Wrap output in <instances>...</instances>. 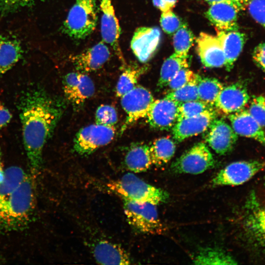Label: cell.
I'll list each match as a JSON object with an SVG mask.
<instances>
[{"label":"cell","instance_id":"cell-12","mask_svg":"<svg viewBox=\"0 0 265 265\" xmlns=\"http://www.w3.org/2000/svg\"><path fill=\"white\" fill-rule=\"evenodd\" d=\"M63 83L67 99L75 106L82 105L95 92L93 81L84 73H69L64 77Z\"/></svg>","mask_w":265,"mask_h":265},{"label":"cell","instance_id":"cell-42","mask_svg":"<svg viewBox=\"0 0 265 265\" xmlns=\"http://www.w3.org/2000/svg\"><path fill=\"white\" fill-rule=\"evenodd\" d=\"M176 1L177 0H153L154 6L161 12L172 10Z\"/></svg>","mask_w":265,"mask_h":265},{"label":"cell","instance_id":"cell-5","mask_svg":"<svg viewBox=\"0 0 265 265\" xmlns=\"http://www.w3.org/2000/svg\"><path fill=\"white\" fill-rule=\"evenodd\" d=\"M126 219L137 231L148 234H161L166 229L158 214L157 205L122 199Z\"/></svg>","mask_w":265,"mask_h":265},{"label":"cell","instance_id":"cell-32","mask_svg":"<svg viewBox=\"0 0 265 265\" xmlns=\"http://www.w3.org/2000/svg\"><path fill=\"white\" fill-rule=\"evenodd\" d=\"M246 226L256 239L265 243V207L256 210L249 215Z\"/></svg>","mask_w":265,"mask_h":265},{"label":"cell","instance_id":"cell-41","mask_svg":"<svg viewBox=\"0 0 265 265\" xmlns=\"http://www.w3.org/2000/svg\"><path fill=\"white\" fill-rule=\"evenodd\" d=\"M252 56L256 65L265 71V43H261L256 46Z\"/></svg>","mask_w":265,"mask_h":265},{"label":"cell","instance_id":"cell-36","mask_svg":"<svg viewBox=\"0 0 265 265\" xmlns=\"http://www.w3.org/2000/svg\"><path fill=\"white\" fill-rule=\"evenodd\" d=\"M199 76L188 68H184L172 78L167 86L171 91L175 90L196 80Z\"/></svg>","mask_w":265,"mask_h":265},{"label":"cell","instance_id":"cell-6","mask_svg":"<svg viewBox=\"0 0 265 265\" xmlns=\"http://www.w3.org/2000/svg\"><path fill=\"white\" fill-rule=\"evenodd\" d=\"M215 163L207 145L199 142L175 160L171 165V169L175 173L196 175L213 168Z\"/></svg>","mask_w":265,"mask_h":265},{"label":"cell","instance_id":"cell-19","mask_svg":"<svg viewBox=\"0 0 265 265\" xmlns=\"http://www.w3.org/2000/svg\"><path fill=\"white\" fill-rule=\"evenodd\" d=\"M227 116L232 128L238 135L253 138L265 145V132L263 128L248 109L243 108Z\"/></svg>","mask_w":265,"mask_h":265},{"label":"cell","instance_id":"cell-44","mask_svg":"<svg viewBox=\"0 0 265 265\" xmlns=\"http://www.w3.org/2000/svg\"><path fill=\"white\" fill-rule=\"evenodd\" d=\"M240 10H243L247 7L252 0H230Z\"/></svg>","mask_w":265,"mask_h":265},{"label":"cell","instance_id":"cell-4","mask_svg":"<svg viewBox=\"0 0 265 265\" xmlns=\"http://www.w3.org/2000/svg\"><path fill=\"white\" fill-rule=\"evenodd\" d=\"M96 0H75L63 22L62 30L74 39H83L95 30L97 23Z\"/></svg>","mask_w":265,"mask_h":265},{"label":"cell","instance_id":"cell-2","mask_svg":"<svg viewBox=\"0 0 265 265\" xmlns=\"http://www.w3.org/2000/svg\"><path fill=\"white\" fill-rule=\"evenodd\" d=\"M35 177L26 174L18 187L0 201V232L20 231L31 222L36 204Z\"/></svg>","mask_w":265,"mask_h":265},{"label":"cell","instance_id":"cell-31","mask_svg":"<svg viewBox=\"0 0 265 265\" xmlns=\"http://www.w3.org/2000/svg\"><path fill=\"white\" fill-rule=\"evenodd\" d=\"M192 31L185 24L173 34V43L175 53L183 56H188V52L194 41Z\"/></svg>","mask_w":265,"mask_h":265},{"label":"cell","instance_id":"cell-13","mask_svg":"<svg viewBox=\"0 0 265 265\" xmlns=\"http://www.w3.org/2000/svg\"><path fill=\"white\" fill-rule=\"evenodd\" d=\"M180 105L165 97L154 100L146 116L148 123L156 130H170L177 121Z\"/></svg>","mask_w":265,"mask_h":265},{"label":"cell","instance_id":"cell-43","mask_svg":"<svg viewBox=\"0 0 265 265\" xmlns=\"http://www.w3.org/2000/svg\"><path fill=\"white\" fill-rule=\"evenodd\" d=\"M12 114L9 110L0 102V130L10 122Z\"/></svg>","mask_w":265,"mask_h":265},{"label":"cell","instance_id":"cell-15","mask_svg":"<svg viewBox=\"0 0 265 265\" xmlns=\"http://www.w3.org/2000/svg\"><path fill=\"white\" fill-rule=\"evenodd\" d=\"M249 100L245 86L236 82L223 87L215 100L214 106L217 111L228 115L244 108Z\"/></svg>","mask_w":265,"mask_h":265},{"label":"cell","instance_id":"cell-8","mask_svg":"<svg viewBox=\"0 0 265 265\" xmlns=\"http://www.w3.org/2000/svg\"><path fill=\"white\" fill-rule=\"evenodd\" d=\"M265 169V162L258 160L232 162L220 170L212 178V186H238L250 180Z\"/></svg>","mask_w":265,"mask_h":265},{"label":"cell","instance_id":"cell-38","mask_svg":"<svg viewBox=\"0 0 265 265\" xmlns=\"http://www.w3.org/2000/svg\"><path fill=\"white\" fill-rule=\"evenodd\" d=\"M160 24L163 31L169 35H173L183 24L172 10L161 12Z\"/></svg>","mask_w":265,"mask_h":265},{"label":"cell","instance_id":"cell-17","mask_svg":"<svg viewBox=\"0 0 265 265\" xmlns=\"http://www.w3.org/2000/svg\"><path fill=\"white\" fill-rule=\"evenodd\" d=\"M217 113L213 108L177 121L172 127L174 139L180 142L188 137L204 132L211 122L217 117Z\"/></svg>","mask_w":265,"mask_h":265},{"label":"cell","instance_id":"cell-3","mask_svg":"<svg viewBox=\"0 0 265 265\" xmlns=\"http://www.w3.org/2000/svg\"><path fill=\"white\" fill-rule=\"evenodd\" d=\"M107 187L122 199L138 202H148L156 205L165 203L169 194L143 181L132 173L124 175L119 179L111 181Z\"/></svg>","mask_w":265,"mask_h":265},{"label":"cell","instance_id":"cell-9","mask_svg":"<svg viewBox=\"0 0 265 265\" xmlns=\"http://www.w3.org/2000/svg\"><path fill=\"white\" fill-rule=\"evenodd\" d=\"M120 98L121 106L126 114L120 130L122 134L133 123L146 117L155 100L151 92L140 85H136Z\"/></svg>","mask_w":265,"mask_h":265},{"label":"cell","instance_id":"cell-7","mask_svg":"<svg viewBox=\"0 0 265 265\" xmlns=\"http://www.w3.org/2000/svg\"><path fill=\"white\" fill-rule=\"evenodd\" d=\"M116 132L114 126L96 123L81 129L76 134L73 149L78 154L86 156L109 144Z\"/></svg>","mask_w":265,"mask_h":265},{"label":"cell","instance_id":"cell-46","mask_svg":"<svg viewBox=\"0 0 265 265\" xmlns=\"http://www.w3.org/2000/svg\"><path fill=\"white\" fill-rule=\"evenodd\" d=\"M210 5L216 3L221 2H232L230 0H205Z\"/></svg>","mask_w":265,"mask_h":265},{"label":"cell","instance_id":"cell-21","mask_svg":"<svg viewBox=\"0 0 265 265\" xmlns=\"http://www.w3.org/2000/svg\"><path fill=\"white\" fill-rule=\"evenodd\" d=\"M95 260L102 265H129L131 258L120 245L106 240L97 242L92 249Z\"/></svg>","mask_w":265,"mask_h":265},{"label":"cell","instance_id":"cell-34","mask_svg":"<svg viewBox=\"0 0 265 265\" xmlns=\"http://www.w3.org/2000/svg\"><path fill=\"white\" fill-rule=\"evenodd\" d=\"M213 108L199 100L182 103L178 107L177 121L199 115Z\"/></svg>","mask_w":265,"mask_h":265},{"label":"cell","instance_id":"cell-23","mask_svg":"<svg viewBox=\"0 0 265 265\" xmlns=\"http://www.w3.org/2000/svg\"><path fill=\"white\" fill-rule=\"evenodd\" d=\"M126 168L133 173H141L148 170L153 164L150 146L144 143L132 145L125 157Z\"/></svg>","mask_w":265,"mask_h":265},{"label":"cell","instance_id":"cell-28","mask_svg":"<svg viewBox=\"0 0 265 265\" xmlns=\"http://www.w3.org/2000/svg\"><path fill=\"white\" fill-rule=\"evenodd\" d=\"M197 265H235L236 260L222 249L207 247L201 249L193 259Z\"/></svg>","mask_w":265,"mask_h":265},{"label":"cell","instance_id":"cell-1","mask_svg":"<svg viewBox=\"0 0 265 265\" xmlns=\"http://www.w3.org/2000/svg\"><path fill=\"white\" fill-rule=\"evenodd\" d=\"M62 102L43 88L28 89L20 97L18 108L24 148L31 174L38 173L43 163V148L64 110Z\"/></svg>","mask_w":265,"mask_h":265},{"label":"cell","instance_id":"cell-30","mask_svg":"<svg viewBox=\"0 0 265 265\" xmlns=\"http://www.w3.org/2000/svg\"><path fill=\"white\" fill-rule=\"evenodd\" d=\"M27 173L21 167L11 166L4 170L0 183V201L10 195L20 185Z\"/></svg>","mask_w":265,"mask_h":265},{"label":"cell","instance_id":"cell-22","mask_svg":"<svg viewBox=\"0 0 265 265\" xmlns=\"http://www.w3.org/2000/svg\"><path fill=\"white\" fill-rule=\"evenodd\" d=\"M217 37L220 41L223 51L225 59L224 66L226 70L230 71L242 50L246 40L245 35L238 30H218Z\"/></svg>","mask_w":265,"mask_h":265},{"label":"cell","instance_id":"cell-37","mask_svg":"<svg viewBox=\"0 0 265 265\" xmlns=\"http://www.w3.org/2000/svg\"><path fill=\"white\" fill-rule=\"evenodd\" d=\"M249 112L263 127H265V97L262 95L252 98L249 108Z\"/></svg>","mask_w":265,"mask_h":265},{"label":"cell","instance_id":"cell-25","mask_svg":"<svg viewBox=\"0 0 265 265\" xmlns=\"http://www.w3.org/2000/svg\"><path fill=\"white\" fill-rule=\"evenodd\" d=\"M149 146L153 164L158 166L170 161L176 150V145L169 136L157 138Z\"/></svg>","mask_w":265,"mask_h":265},{"label":"cell","instance_id":"cell-18","mask_svg":"<svg viewBox=\"0 0 265 265\" xmlns=\"http://www.w3.org/2000/svg\"><path fill=\"white\" fill-rule=\"evenodd\" d=\"M196 42L198 54L205 66L214 68L224 65L225 59L223 51L217 36L201 32Z\"/></svg>","mask_w":265,"mask_h":265},{"label":"cell","instance_id":"cell-24","mask_svg":"<svg viewBox=\"0 0 265 265\" xmlns=\"http://www.w3.org/2000/svg\"><path fill=\"white\" fill-rule=\"evenodd\" d=\"M23 52L22 46L16 38L0 36V76L15 65Z\"/></svg>","mask_w":265,"mask_h":265},{"label":"cell","instance_id":"cell-45","mask_svg":"<svg viewBox=\"0 0 265 265\" xmlns=\"http://www.w3.org/2000/svg\"><path fill=\"white\" fill-rule=\"evenodd\" d=\"M2 163V154L0 148V183L2 181L4 177V170L3 169Z\"/></svg>","mask_w":265,"mask_h":265},{"label":"cell","instance_id":"cell-40","mask_svg":"<svg viewBox=\"0 0 265 265\" xmlns=\"http://www.w3.org/2000/svg\"><path fill=\"white\" fill-rule=\"evenodd\" d=\"M35 0H0V12L5 15L31 5Z\"/></svg>","mask_w":265,"mask_h":265},{"label":"cell","instance_id":"cell-27","mask_svg":"<svg viewBox=\"0 0 265 265\" xmlns=\"http://www.w3.org/2000/svg\"><path fill=\"white\" fill-rule=\"evenodd\" d=\"M123 71L118 79L116 94L118 97L132 90L135 86L140 77L144 74L148 67L134 65L123 66Z\"/></svg>","mask_w":265,"mask_h":265},{"label":"cell","instance_id":"cell-16","mask_svg":"<svg viewBox=\"0 0 265 265\" xmlns=\"http://www.w3.org/2000/svg\"><path fill=\"white\" fill-rule=\"evenodd\" d=\"M110 52L103 41L84 51L70 56L76 69L86 73L101 68L109 59Z\"/></svg>","mask_w":265,"mask_h":265},{"label":"cell","instance_id":"cell-20","mask_svg":"<svg viewBox=\"0 0 265 265\" xmlns=\"http://www.w3.org/2000/svg\"><path fill=\"white\" fill-rule=\"evenodd\" d=\"M239 11L232 2H221L211 5L206 12V16L219 30H237Z\"/></svg>","mask_w":265,"mask_h":265},{"label":"cell","instance_id":"cell-14","mask_svg":"<svg viewBox=\"0 0 265 265\" xmlns=\"http://www.w3.org/2000/svg\"><path fill=\"white\" fill-rule=\"evenodd\" d=\"M161 39L159 29L157 27H139L134 32L131 48L139 61H148L158 48Z\"/></svg>","mask_w":265,"mask_h":265},{"label":"cell","instance_id":"cell-29","mask_svg":"<svg viewBox=\"0 0 265 265\" xmlns=\"http://www.w3.org/2000/svg\"><path fill=\"white\" fill-rule=\"evenodd\" d=\"M223 87L216 78L200 77L198 82L199 100L214 107L215 100Z\"/></svg>","mask_w":265,"mask_h":265},{"label":"cell","instance_id":"cell-33","mask_svg":"<svg viewBox=\"0 0 265 265\" xmlns=\"http://www.w3.org/2000/svg\"><path fill=\"white\" fill-rule=\"evenodd\" d=\"M200 76L183 86L168 93L165 98L182 103L198 100V82Z\"/></svg>","mask_w":265,"mask_h":265},{"label":"cell","instance_id":"cell-26","mask_svg":"<svg viewBox=\"0 0 265 265\" xmlns=\"http://www.w3.org/2000/svg\"><path fill=\"white\" fill-rule=\"evenodd\" d=\"M188 56L179 55L175 53L163 62L157 86L159 88L167 86L172 78L182 69L188 68Z\"/></svg>","mask_w":265,"mask_h":265},{"label":"cell","instance_id":"cell-10","mask_svg":"<svg viewBox=\"0 0 265 265\" xmlns=\"http://www.w3.org/2000/svg\"><path fill=\"white\" fill-rule=\"evenodd\" d=\"M204 138L216 153L224 155L231 152L238 140V134L224 119H214L204 132Z\"/></svg>","mask_w":265,"mask_h":265},{"label":"cell","instance_id":"cell-11","mask_svg":"<svg viewBox=\"0 0 265 265\" xmlns=\"http://www.w3.org/2000/svg\"><path fill=\"white\" fill-rule=\"evenodd\" d=\"M99 6L101 12L102 41L110 45L124 66L126 64L119 44L121 28L115 13L112 0H100Z\"/></svg>","mask_w":265,"mask_h":265},{"label":"cell","instance_id":"cell-39","mask_svg":"<svg viewBox=\"0 0 265 265\" xmlns=\"http://www.w3.org/2000/svg\"><path fill=\"white\" fill-rule=\"evenodd\" d=\"M247 7L252 17L265 29V0H252Z\"/></svg>","mask_w":265,"mask_h":265},{"label":"cell","instance_id":"cell-35","mask_svg":"<svg viewBox=\"0 0 265 265\" xmlns=\"http://www.w3.org/2000/svg\"><path fill=\"white\" fill-rule=\"evenodd\" d=\"M95 120L100 124L114 126L118 121L117 111L111 106L101 105L96 110Z\"/></svg>","mask_w":265,"mask_h":265}]
</instances>
